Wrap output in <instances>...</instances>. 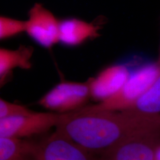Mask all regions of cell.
Here are the masks:
<instances>
[{
  "mask_svg": "<svg viewBox=\"0 0 160 160\" xmlns=\"http://www.w3.org/2000/svg\"><path fill=\"white\" fill-rule=\"evenodd\" d=\"M126 110L148 116L160 114V75L148 90Z\"/></svg>",
  "mask_w": 160,
  "mask_h": 160,
  "instance_id": "cell-12",
  "label": "cell"
},
{
  "mask_svg": "<svg viewBox=\"0 0 160 160\" xmlns=\"http://www.w3.org/2000/svg\"><path fill=\"white\" fill-rule=\"evenodd\" d=\"M104 160V159H103V158H100V160Z\"/></svg>",
  "mask_w": 160,
  "mask_h": 160,
  "instance_id": "cell-16",
  "label": "cell"
},
{
  "mask_svg": "<svg viewBox=\"0 0 160 160\" xmlns=\"http://www.w3.org/2000/svg\"><path fill=\"white\" fill-rule=\"evenodd\" d=\"M160 129V116L131 110L63 113L56 131L92 154H103L116 145L136 135Z\"/></svg>",
  "mask_w": 160,
  "mask_h": 160,
  "instance_id": "cell-1",
  "label": "cell"
},
{
  "mask_svg": "<svg viewBox=\"0 0 160 160\" xmlns=\"http://www.w3.org/2000/svg\"><path fill=\"white\" fill-rule=\"evenodd\" d=\"M102 27L76 18H67L59 22V43L68 47L77 46L100 36Z\"/></svg>",
  "mask_w": 160,
  "mask_h": 160,
  "instance_id": "cell-9",
  "label": "cell"
},
{
  "mask_svg": "<svg viewBox=\"0 0 160 160\" xmlns=\"http://www.w3.org/2000/svg\"><path fill=\"white\" fill-rule=\"evenodd\" d=\"M26 22L25 32L39 46L50 49L59 43L60 20L42 4L36 3L30 8Z\"/></svg>",
  "mask_w": 160,
  "mask_h": 160,
  "instance_id": "cell-6",
  "label": "cell"
},
{
  "mask_svg": "<svg viewBox=\"0 0 160 160\" xmlns=\"http://www.w3.org/2000/svg\"><path fill=\"white\" fill-rule=\"evenodd\" d=\"M26 22L10 17L0 18V39L4 40L26 32Z\"/></svg>",
  "mask_w": 160,
  "mask_h": 160,
  "instance_id": "cell-13",
  "label": "cell"
},
{
  "mask_svg": "<svg viewBox=\"0 0 160 160\" xmlns=\"http://www.w3.org/2000/svg\"><path fill=\"white\" fill-rule=\"evenodd\" d=\"M34 145L20 138H0V160H36Z\"/></svg>",
  "mask_w": 160,
  "mask_h": 160,
  "instance_id": "cell-11",
  "label": "cell"
},
{
  "mask_svg": "<svg viewBox=\"0 0 160 160\" xmlns=\"http://www.w3.org/2000/svg\"><path fill=\"white\" fill-rule=\"evenodd\" d=\"M91 97L90 82H62L52 88L39 100L45 109L63 114L78 110Z\"/></svg>",
  "mask_w": 160,
  "mask_h": 160,
  "instance_id": "cell-3",
  "label": "cell"
},
{
  "mask_svg": "<svg viewBox=\"0 0 160 160\" xmlns=\"http://www.w3.org/2000/svg\"><path fill=\"white\" fill-rule=\"evenodd\" d=\"M160 147V129L128 138L102 155L106 160H155Z\"/></svg>",
  "mask_w": 160,
  "mask_h": 160,
  "instance_id": "cell-4",
  "label": "cell"
},
{
  "mask_svg": "<svg viewBox=\"0 0 160 160\" xmlns=\"http://www.w3.org/2000/svg\"><path fill=\"white\" fill-rule=\"evenodd\" d=\"M130 72L126 61L104 69L96 77L88 80L91 97L100 103L113 96L125 85Z\"/></svg>",
  "mask_w": 160,
  "mask_h": 160,
  "instance_id": "cell-8",
  "label": "cell"
},
{
  "mask_svg": "<svg viewBox=\"0 0 160 160\" xmlns=\"http://www.w3.org/2000/svg\"><path fill=\"white\" fill-rule=\"evenodd\" d=\"M62 114L35 112L29 116L0 119V138H20L33 137L57 126Z\"/></svg>",
  "mask_w": 160,
  "mask_h": 160,
  "instance_id": "cell-5",
  "label": "cell"
},
{
  "mask_svg": "<svg viewBox=\"0 0 160 160\" xmlns=\"http://www.w3.org/2000/svg\"><path fill=\"white\" fill-rule=\"evenodd\" d=\"M34 113L35 112L30 110L25 106L10 103L2 98L0 99V119L29 116Z\"/></svg>",
  "mask_w": 160,
  "mask_h": 160,
  "instance_id": "cell-14",
  "label": "cell"
},
{
  "mask_svg": "<svg viewBox=\"0 0 160 160\" xmlns=\"http://www.w3.org/2000/svg\"><path fill=\"white\" fill-rule=\"evenodd\" d=\"M157 63L158 64V65L160 66V50H159V55H158V59L157 61Z\"/></svg>",
  "mask_w": 160,
  "mask_h": 160,
  "instance_id": "cell-15",
  "label": "cell"
},
{
  "mask_svg": "<svg viewBox=\"0 0 160 160\" xmlns=\"http://www.w3.org/2000/svg\"><path fill=\"white\" fill-rule=\"evenodd\" d=\"M126 61L131 72L120 91L104 102L84 107L81 110L87 112L126 110L148 90L160 76V67L157 61L139 57L132 58Z\"/></svg>",
  "mask_w": 160,
  "mask_h": 160,
  "instance_id": "cell-2",
  "label": "cell"
},
{
  "mask_svg": "<svg viewBox=\"0 0 160 160\" xmlns=\"http://www.w3.org/2000/svg\"><path fill=\"white\" fill-rule=\"evenodd\" d=\"M34 153L36 160H96L93 154L57 132L34 142Z\"/></svg>",
  "mask_w": 160,
  "mask_h": 160,
  "instance_id": "cell-7",
  "label": "cell"
},
{
  "mask_svg": "<svg viewBox=\"0 0 160 160\" xmlns=\"http://www.w3.org/2000/svg\"><path fill=\"white\" fill-rule=\"evenodd\" d=\"M34 49L32 46L21 45L17 49H0V83L3 86L13 69L32 68L31 58Z\"/></svg>",
  "mask_w": 160,
  "mask_h": 160,
  "instance_id": "cell-10",
  "label": "cell"
}]
</instances>
